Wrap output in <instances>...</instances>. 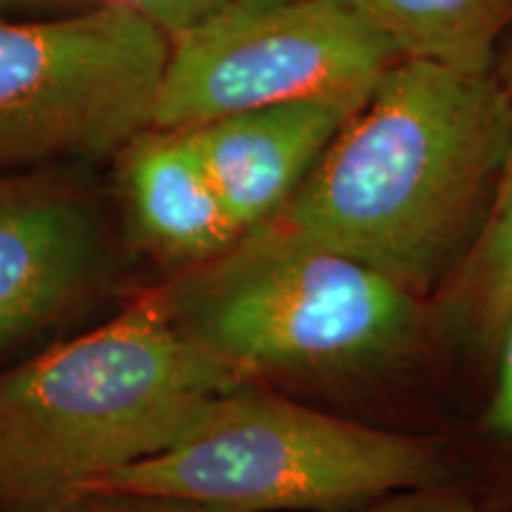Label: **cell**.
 I'll return each instance as SVG.
<instances>
[{
    "instance_id": "obj_7",
    "label": "cell",
    "mask_w": 512,
    "mask_h": 512,
    "mask_svg": "<svg viewBox=\"0 0 512 512\" xmlns=\"http://www.w3.org/2000/svg\"><path fill=\"white\" fill-rule=\"evenodd\" d=\"M102 233L67 192L0 181V351L55 325L93 287Z\"/></svg>"
},
{
    "instance_id": "obj_6",
    "label": "cell",
    "mask_w": 512,
    "mask_h": 512,
    "mask_svg": "<svg viewBox=\"0 0 512 512\" xmlns=\"http://www.w3.org/2000/svg\"><path fill=\"white\" fill-rule=\"evenodd\" d=\"M152 128L181 131L228 114L292 100L366 102L401 60L347 0L235 3L169 38Z\"/></svg>"
},
{
    "instance_id": "obj_4",
    "label": "cell",
    "mask_w": 512,
    "mask_h": 512,
    "mask_svg": "<svg viewBox=\"0 0 512 512\" xmlns=\"http://www.w3.org/2000/svg\"><path fill=\"white\" fill-rule=\"evenodd\" d=\"M453 482L434 441L375 430L240 387L216 396L157 456L83 494L174 498L202 512H344Z\"/></svg>"
},
{
    "instance_id": "obj_1",
    "label": "cell",
    "mask_w": 512,
    "mask_h": 512,
    "mask_svg": "<svg viewBox=\"0 0 512 512\" xmlns=\"http://www.w3.org/2000/svg\"><path fill=\"white\" fill-rule=\"evenodd\" d=\"M510 133L491 74L399 60L264 223L425 292L475 238Z\"/></svg>"
},
{
    "instance_id": "obj_9",
    "label": "cell",
    "mask_w": 512,
    "mask_h": 512,
    "mask_svg": "<svg viewBox=\"0 0 512 512\" xmlns=\"http://www.w3.org/2000/svg\"><path fill=\"white\" fill-rule=\"evenodd\" d=\"M152 131L133 140L124 169L140 240L166 259H216L245 233L223 204L188 128Z\"/></svg>"
},
{
    "instance_id": "obj_13",
    "label": "cell",
    "mask_w": 512,
    "mask_h": 512,
    "mask_svg": "<svg viewBox=\"0 0 512 512\" xmlns=\"http://www.w3.org/2000/svg\"><path fill=\"white\" fill-rule=\"evenodd\" d=\"M235 3L238 0H131L128 5H133L166 36L174 38L209 22V19L233 8Z\"/></svg>"
},
{
    "instance_id": "obj_15",
    "label": "cell",
    "mask_w": 512,
    "mask_h": 512,
    "mask_svg": "<svg viewBox=\"0 0 512 512\" xmlns=\"http://www.w3.org/2000/svg\"><path fill=\"white\" fill-rule=\"evenodd\" d=\"M501 363H498L496 392L491 396L489 411H486V430L496 437L512 439V316L505 325L501 342Z\"/></svg>"
},
{
    "instance_id": "obj_18",
    "label": "cell",
    "mask_w": 512,
    "mask_h": 512,
    "mask_svg": "<svg viewBox=\"0 0 512 512\" xmlns=\"http://www.w3.org/2000/svg\"><path fill=\"white\" fill-rule=\"evenodd\" d=\"M119 3H131V0H119Z\"/></svg>"
},
{
    "instance_id": "obj_2",
    "label": "cell",
    "mask_w": 512,
    "mask_h": 512,
    "mask_svg": "<svg viewBox=\"0 0 512 512\" xmlns=\"http://www.w3.org/2000/svg\"><path fill=\"white\" fill-rule=\"evenodd\" d=\"M249 377L178 330L164 294L0 375V512H60L169 448Z\"/></svg>"
},
{
    "instance_id": "obj_3",
    "label": "cell",
    "mask_w": 512,
    "mask_h": 512,
    "mask_svg": "<svg viewBox=\"0 0 512 512\" xmlns=\"http://www.w3.org/2000/svg\"><path fill=\"white\" fill-rule=\"evenodd\" d=\"M178 330L254 375H349L413 347L418 294L361 261L261 223L164 292Z\"/></svg>"
},
{
    "instance_id": "obj_16",
    "label": "cell",
    "mask_w": 512,
    "mask_h": 512,
    "mask_svg": "<svg viewBox=\"0 0 512 512\" xmlns=\"http://www.w3.org/2000/svg\"><path fill=\"white\" fill-rule=\"evenodd\" d=\"M60 3H79V0H0V15L15 10H29V8H46V5H60Z\"/></svg>"
},
{
    "instance_id": "obj_11",
    "label": "cell",
    "mask_w": 512,
    "mask_h": 512,
    "mask_svg": "<svg viewBox=\"0 0 512 512\" xmlns=\"http://www.w3.org/2000/svg\"><path fill=\"white\" fill-rule=\"evenodd\" d=\"M505 86L512 98V81ZM448 316L479 347H498L512 316V133L489 209L458 261Z\"/></svg>"
},
{
    "instance_id": "obj_8",
    "label": "cell",
    "mask_w": 512,
    "mask_h": 512,
    "mask_svg": "<svg viewBox=\"0 0 512 512\" xmlns=\"http://www.w3.org/2000/svg\"><path fill=\"white\" fill-rule=\"evenodd\" d=\"M366 102H278L188 128L211 181L242 233L271 219L299 188L339 128Z\"/></svg>"
},
{
    "instance_id": "obj_5",
    "label": "cell",
    "mask_w": 512,
    "mask_h": 512,
    "mask_svg": "<svg viewBox=\"0 0 512 512\" xmlns=\"http://www.w3.org/2000/svg\"><path fill=\"white\" fill-rule=\"evenodd\" d=\"M169 36L128 3L0 19V169L102 157L152 128Z\"/></svg>"
},
{
    "instance_id": "obj_17",
    "label": "cell",
    "mask_w": 512,
    "mask_h": 512,
    "mask_svg": "<svg viewBox=\"0 0 512 512\" xmlns=\"http://www.w3.org/2000/svg\"><path fill=\"white\" fill-rule=\"evenodd\" d=\"M294 3V0H238L242 8H273V5H285Z\"/></svg>"
},
{
    "instance_id": "obj_12",
    "label": "cell",
    "mask_w": 512,
    "mask_h": 512,
    "mask_svg": "<svg viewBox=\"0 0 512 512\" xmlns=\"http://www.w3.org/2000/svg\"><path fill=\"white\" fill-rule=\"evenodd\" d=\"M344 512H486L475 489L453 482L403 489Z\"/></svg>"
},
{
    "instance_id": "obj_14",
    "label": "cell",
    "mask_w": 512,
    "mask_h": 512,
    "mask_svg": "<svg viewBox=\"0 0 512 512\" xmlns=\"http://www.w3.org/2000/svg\"><path fill=\"white\" fill-rule=\"evenodd\" d=\"M60 512H202L174 498L136 494H81Z\"/></svg>"
},
{
    "instance_id": "obj_10",
    "label": "cell",
    "mask_w": 512,
    "mask_h": 512,
    "mask_svg": "<svg viewBox=\"0 0 512 512\" xmlns=\"http://www.w3.org/2000/svg\"><path fill=\"white\" fill-rule=\"evenodd\" d=\"M401 60H425L465 74H491L512 0H347Z\"/></svg>"
}]
</instances>
